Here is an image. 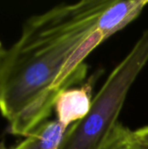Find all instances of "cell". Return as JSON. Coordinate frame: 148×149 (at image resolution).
Masks as SVG:
<instances>
[{
  "mask_svg": "<svg viewBox=\"0 0 148 149\" xmlns=\"http://www.w3.org/2000/svg\"><path fill=\"white\" fill-rule=\"evenodd\" d=\"M148 62V28L109 74L88 114L68 128L58 149H113L124 127L119 117L127 94Z\"/></svg>",
  "mask_w": 148,
  "mask_h": 149,
  "instance_id": "cell-2",
  "label": "cell"
},
{
  "mask_svg": "<svg viewBox=\"0 0 148 149\" xmlns=\"http://www.w3.org/2000/svg\"><path fill=\"white\" fill-rule=\"evenodd\" d=\"M148 5V0H112L98 20V31L106 41L133 22Z\"/></svg>",
  "mask_w": 148,
  "mask_h": 149,
  "instance_id": "cell-3",
  "label": "cell"
},
{
  "mask_svg": "<svg viewBox=\"0 0 148 149\" xmlns=\"http://www.w3.org/2000/svg\"><path fill=\"white\" fill-rule=\"evenodd\" d=\"M113 149H148V126L134 131L123 127Z\"/></svg>",
  "mask_w": 148,
  "mask_h": 149,
  "instance_id": "cell-6",
  "label": "cell"
},
{
  "mask_svg": "<svg viewBox=\"0 0 148 149\" xmlns=\"http://www.w3.org/2000/svg\"><path fill=\"white\" fill-rule=\"evenodd\" d=\"M111 1L60 3L24 22L0 80V112L12 134L29 135L46 121L58 94L85 79V58L104 42L98 20Z\"/></svg>",
  "mask_w": 148,
  "mask_h": 149,
  "instance_id": "cell-1",
  "label": "cell"
},
{
  "mask_svg": "<svg viewBox=\"0 0 148 149\" xmlns=\"http://www.w3.org/2000/svg\"><path fill=\"white\" fill-rule=\"evenodd\" d=\"M66 130L57 120H46L11 149H58Z\"/></svg>",
  "mask_w": 148,
  "mask_h": 149,
  "instance_id": "cell-5",
  "label": "cell"
},
{
  "mask_svg": "<svg viewBox=\"0 0 148 149\" xmlns=\"http://www.w3.org/2000/svg\"><path fill=\"white\" fill-rule=\"evenodd\" d=\"M6 52H7V50H5L0 43V80H1L3 68L4 60H5V57H6Z\"/></svg>",
  "mask_w": 148,
  "mask_h": 149,
  "instance_id": "cell-7",
  "label": "cell"
},
{
  "mask_svg": "<svg viewBox=\"0 0 148 149\" xmlns=\"http://www.w3.org/2000/svg\"><path fill=\"white\" fill-rule=\"evenodd\" d=\"M92 100L89 84L61 92L57 97L54 106L57 120L68 129L70 124L81 120L88 114Z\"/></svg>",
  "mask_w": 148,
  "mask_h": 149,
  "instance_id": "cell-4",
  "label": "cell"
}]
</instances>
